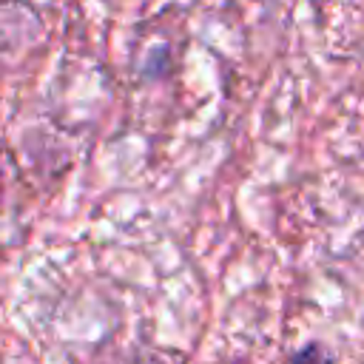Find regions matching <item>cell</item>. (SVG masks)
<instances>
[{
	"label": "cell",
	"mask_w": 364,
	"mask_h": 364,
	"mask_svg": "<svg viewBox=\"0 0 364 364\" xmlns=\"http://www.w3.org/2000/svg\"><path fill=\"white\" fill-rule=\"evenodd\" d=\"M290 364H333V361H330V355L324 353L321 344H307V347H301V350L293 355Z\"/></svg>",
	"instance_id": "6da1fadb"
}]
</instances>
